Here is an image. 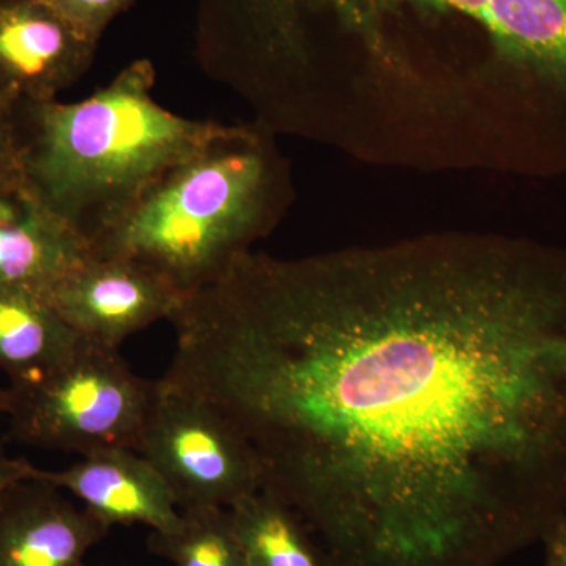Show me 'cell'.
Returning a JSON list of instances; mask_svg holds the SVG:
<instances>
[{"label": "cell", "instance_id": "cell-1", "mask_svg": "<svg viewBox=\"0 0 566 566\" xmlns=\"http://www.w3.org/2000/svg\"><path fill=\"white\" fill-rule=\"evenodd\" d=\"M334 566H499L566 517V252L244 253L170 319Z\"/></svg>", "mask_w": 566, "mask_h": 566}, {"label": "cell", "instance_id": "cell-2", "mask_svg": "<svg viewBox=\"0 0 566 566\" xmlns=\"http://www.w3.org/2000/svg\"><path fill=\"white\" fill-rule=\"evenodd\" d=\"M155 84L151 61L139 59L81 102L11 107L20 181L88 244L163 174L229 128L166 109Z\"/></svg>", "mask_w": 566, "mask_h": 566}, {"label": "cell", "instance_id": "cell-3", "mask_svg": "<svg viewBox=\"0 0 566 566\" xmlns=\"http://www.w3.org/2000/svg\"><path fill=\"white\" fill-rule=\"evenodd\" d=\"M273 181L259 137L229 126L153 182L93 238L91 251L139 263L192 296L263 232Z\"/></svg>", "mask_w": 566, "mask_h": 566}, {"label": "cell", "instance_id": "cell-4", "mask_svg": "<svg viewBox=\"0 0 566 566\" xmlns=\"http://www.w3.org/2000/svg\"><path fill=\"white\" fill-rule=\"evenodd\" d=\"M155 389L156 381L134 374L117 348L84 338L57 367L0 389V415L21 444L81 457L139 452Z\"/></svg>", "mask_w": 566, "mask_h": 566}, {"label": "cell", "instance_id": "cell-5", "mask_svg": "<svg viewBox=\"0 0 566 566\" xmlns=\"http://www.w3.org/2000/svg\"><path fill=\"white\" fill-rule=\"evenodd\" d=\"M139 453L158 469L180 510H230L262 491L251 450L232 424L164 378L156 381Z\"/></svg>", "mask_w": 566, "mask_h": 566}, {"label": "cell", "instance_id": "cell-6", "mask_svg": "<svg viewBox=\"0 0 566 566\" xmlns=\"http://www.w3.org/2000/svg\"><path fill=\"white\" fill-rule=\"evenodd\" d=\"M40 293L82 338L117 349L151 324L170 322L188 297L139 263L92 251Z\"/></svg>", "mask_w": 566, "mask_h": 566}, {"label": "cell", "instance_id": "cell-7", "mask_svg": "<svg viewBox=\"0 0 566 566\" xmlns=\"http://www.w3.org/2000/svg\"><path fill=\"white\" fill-rule=\"evenodd\" d=\"M98 43L43 0H0V103L55 102L87 73Z\"/></svg>", "mask_w": 566, "mask_h": 566}, {"label": "cell", "instance_id": "cell-8", "mask_svg": "<svg viewBox=\"0 0 566 566\" xmlns=\"http://www.w3.org/2000/svg\"><path fill=\"white\" fill-rule=\"evenodd\" d=\"M32 476L69 491L111 528L140 524L151 532H167L181 521L172 490L136 450L93 453L62 471L33 465Z\"/></svg>", "mask_w": 566, "mask_h": 566}, {"label": "cell", "instance_id": "cell-9", "mask_svg": "<svg viewBox=\"0 0 566 566\" xmlns=\"http://www.w3.org/2000/svg\"><path fill=\"white\" fill-rule=\"evenodd\" d=\"M111 527L44 480H22L0 499V566H85Z\"/></svg>", "mask_w": 566, "mask_h": 566}, {"label": "cell", "instance_id": "cell-10", "mask_svg": "<svg viewBox=\"0 0 566 566\" xmlns=\"http://www.w3.org/2000/svg\"><path fill=\"white\" fill-rule=\"evenodd\" d=\"M88 253V241L20 178L0 186V286L43 292Z\"/></svg>", "mask_w": 566, "mask_h": 566}, {"label": "cell", "instance_id": "cell-11", "mask_svg": "<svg viewBox=\"0 0 566 566\" xmlns=\"http://www.w3.org/2000/svg\"><path fill=\"white\" fill-rule=\"evenodd\" d=\"M82 340L36 290L0 286V371L10 385L57 367Z\"/></svg>", "mask_w": 566, "mask_h": 566}, {"label": "cell", "instance_id": "cell-12", "mask_svg": "<svg viewBox=\"0 0 566 566\" xmlns=\"http://www.w3.org/2000/svg\"><path fill=\"white\" fill-rule=\"evenodd\" d=\"M245 566H334L301 517L268 493L229 510Z\"/></svg>", "mask_w": 566, "mask_h": 566}, {"label": "cell", "instance_id": "cell-13", "mask_svg": "<svg viewBox=\"0 0 566 566\" xmlns=\"http://www.w3.org/2000/svg\"><path fill=\"white\" fill-rule=\"evenodd\" d=\"M181 521L167 532H151L148 546L174 566H245L229 510H180Z\"/></svg>", "mask_w": 566, "mask_h": 566}, {"label": "cell", "instance_id": "cell-14", "mask_svg": "<svg viewBox=\"0 0 566 566\" xmlns=\"http://www.w3.org/2000/svg\"><path fill=\"white\" fill-rule=\"evenodd\" d=\"M82 33L98 43L104 32L136 0H43Z\"/></svg>", "mask_w": 566, "mask_h": 566}, {"label": "cell", "instance_id": "cell-15", "mask_svg": "<svg viewBox=\"0 0 566 566\" xmlns=\"http://www.w3.org/2000/svg\"><path fill=\"white\" fill-rule=\"evenodd\" d=\"M18 144L13 109L0 103V186L18 180Z\"/></svg>", "mask_w": 566, "mask_h": 566}, {"label": "cell", "instance_id": "cell-16", "mask_svg": "<svg viewBox=\"0 0 566 566\" xmlns=\"http://www.w3.org/2000/svg\"><path fill=\"white\" fill-rule=\"evenodd\" d=\"M33 465L25 458H13L0 441V499L17 483L31 479Z\"/></svg>", "mask_w": 566, "mask_h": 566}, {"label": "cell", "instance_id": "cell-17", "mask_svg": "<svg viewBox=\"0 0 566 566\" xmlns=\"http://www.w3.org/2000/svg\"><path fill=\"white\" fill-rule=\"evenodd\" d=\"M545 566H566V517L543 539Z\"/></svg>", "mask_w": 566, "mask_h": 566}]
</instances>
